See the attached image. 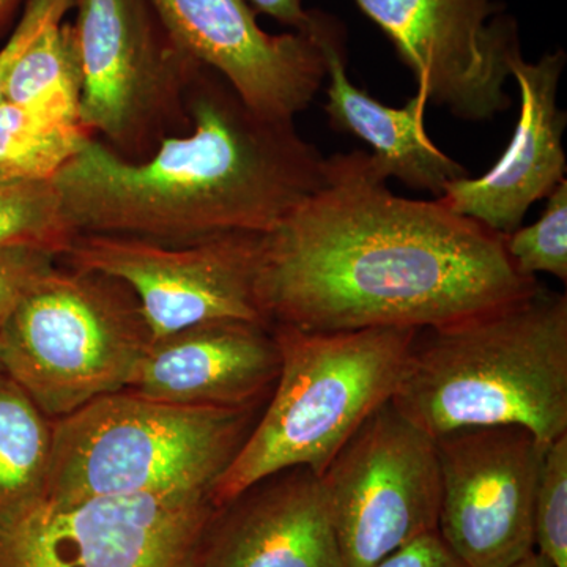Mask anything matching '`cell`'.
<instances>
[{"instance_id":"obj_1","label":"cell","mask_w":567,"mask_h":567,"mask_svg":"<svg viewBox=\"0 0 567 567\" xmlns=\"http://www.w3.org/2000/svg\"><path fill=\"white\" fill-rule=\"evenodd\" d=\"M386 182L369 153H336L319 188L262 235L256 292L270 327L420 331L539 287L511 262L505 235Z\"/></svg>"},{"instance_id":"obj_2","label":"cell","mask_w":567,"mask_h":567,"mask_svg":"<svg viewBox=\"0 0 567 567\" xmlns=\"http://www.w3.org/2000/svg\"><path fill=\"white\" fill-rule=\"evenodd\" d=\"M192 126L130 162L89 137L52 178L78 234L182 246L265 235L315 193L327 158L293 121L262 117L215 71L188 100Z\"/></svg>"},{"instance_id":"obj_3","label":"cell","mask_w":567,"mask_h":567,"mask_svg":"<svg viewBox=\"0 0 567 567\" xmlns=\"http://www.w3.org/2000/svg\"><path fill=\"white\" fill-rule=\"evenodd\" d=\"M391 404L436 440L520 425L543 446L567 434V297L535 292L417 331Z\"/></svg>"},{"instance_id":"obj_4","label":"cell","mask_w":567,"mask_h":567,"mask_svg":"<svg viewBox=\"0 0 567 567\" xmlns=\"http://www.w3.org/2000/svg\"><path fill=\"white\" fill-rule=\"evenodd\" d=\"M271 330L278 379L267 409L213 487L216 507L284 470L306 466L319 476L360 425L393 399L417 333Z\"/></svg>"},{"instance_id":"obj_5","label":"cell","mask_w":567,"mask_h":567,"mask_svg":"<svg viewBox=\"0 0 567 567\" xmlns=\"http://www.w3.org/2000/svg\"><path fill=\"white\" fill-rule=\"evenodd\" d=\"M257 406L169 404L128 390L93 399L52 423L43 499L212 494L256 424Z\"/></svg>"},{"instance_id":"obj_6","label":"cell","mask_w":567,"mask_h":567,"mask_svg":"<svg viewBox=\"0 0 567 567\" xmlns=\"http://www.w3.org/2000/svg\"><path fill=\"white\" fill-rule=\"evenodd\" d=\"M151 342L125 284L55 265L0 330V365L55 421L125 390Z\"/></svg>"},{"instance_id":"obj_7","label":"cell","mask_w":567,"mask_h":567,"mask_svg":"<svg viewBox=\"0 0 567 567\" xmlns=\"http://www.w3.org/2000/svg\"><path fill=\"white\" fill-rule=\"evenodd\" d=\"M80 122L130 162L192 126L188 100L204 65L177 47L151 0H74Z\"/></svg>"},{"instance_id":"obj_8","label":"cell","mask_w":567,"mask_h":567,"mask_svg":"<svg viewBox=\"0 0 567 567\" xmlns=\"http://www.w3.org/2000/svg\"><path fill=\"white\" fill-rule=\"evenodd\" d=\"M349 567H371L439 527L435 440L390 402L377 409L319 475Z\"/></svg>"},{"instance_id":"obj_9","label":"cell","mask_w":567,"mask_h":567,"mask_svg":"<svg viewBox=\"0 0 567 567\" xmlns=\"http://www.w3.org/2000/svg\"><path fill=\"white\" fill-rule=\"evenodd\" d=\"M207 492L41 499L0 529V567H196Z\"/></svg>"},{"instance_id":"obj_10","label":"cell","mask_w":567,"mask_h":567,"mask_svg":"<svg viewBox=\"0 0 567 567\" xmlns=\"http://www.w3.org/2000/svg\"><path fill=\"white\" fill-rule=\"evenodd\" d=\"M260 252L262 235L256 234L182 246L78 234L61 262L125 284L140 303L152 341H158L203 323L268 324L257 303Z\"/></svg>"},{"instance_id":"obj_11","label":"cell","mask_w":567,"mask_h":567,"mask_svg":"<svg viewBox=\"0 0 567 567\" xmlns=\"http://www.w3.org/2000/svg\"><path fill=\"white\" fill-rule=\"evenodd\" d=\"M436 533L465 567H511L535 551L533 506L544 447L520 425L462 429L435 440Z\"/></svg>"},{"instance_id":"obj_12","label":"cell","mask_w":567,"mask_h":567,"mask_svg":"<svg viewBox=\"0 0 567 567\" xmlns=\"http://www.w3.org/2000/svg\"><path fill=\"white\" fill-rule=\"evenodd\" d=\"M393 41L417 92L465 121L509 107V62L520 52L516 21L496 0H354Z\"/></svg>"},{"instance_id":"obj_13","label":"cell","mask_w":567,"mask_h":567,"mask_svg":"<svg viewBox=\"0 0 567 567\" xmlns=\"http://www.w3.org/2000/svg\"><path fill=\"white\" fill-rule=\"evenodd\" d=\"M181 50L223 78L254 112L293 121L327 80L316 33L265 32L248 0H151Z\"/></svg>"},{"instance_id":"obj_14","label":"cell","mask_w":567,"mask_h":567,"mask_svg":"<svg viewBox=\"0 0 567 567\" xmlns=\"http://www.w3.org/2000/svg\"><path fill=\"white\" fill-rule=\"evenodd\" d=\"M566 52H547L529 63L517 52L511 76L520 92V114L513 140L502 158L477 178L451 182L440 200L499 235L522 227L528 208L566 181L563 148L567 115L558 110L557 93Z\"/></svg>"},{"instance_id":"obj_15","label":"cell","mask_w":567,"mask_h":567,"mask_svg":"<svg viewBox=\"0 0 567 567\" xmlns=\"http://www.w3.org/2000/svg\"><path fill=\"white\" fill-rule=\"evenodd\" d=\"M196 567H349L319 476L306 466L254 484L216 511Z\"/></svg>"},{"instance_id":"obj_16","label":"cell","mask_w":567,"mask_h":567,"mask_svg":"<svg viewBox=\"0 0 567 567\" xmlns=\"http://www.w3.org/2000/svg\"><path fill=\"white\" fill-rule=\"evenodd\" d=\"M278 374L271 327L212 322L152 341L125 390L169 404L257 406Z\"/></svg>"},{"instance_id":"obj_17","label":"cell","mask_w":567,"mask_h":567,"mask_svg":"<svg viewBox=\"0 0 567 567\" xmlns=\"http://www.w3.org/2000/svg\"><path fill=\"white\" fill-rule=\"evenodd\" d=\"M316 37L327 59L328 117L334 128L360 137L371 147L379 169L410 188L443 196L451 182L466 177L462 164L440 151L425 132L427 96L416 92L404 107H391L360 91L347 74L344 41L333 18L323 13Z\"/></svg>"},{"instance_id":"obj_18","label":"cell","mask_w":567,"mask_h":567,"mask_svg":"<svg viewBox=\"0 0 567 567\" xmlns=\"http://www.w3.org/2000/svg\"><path fill=\"white\" fill-rule=\"evenodd\" d=\"M52 423L6 372H0V529L47 494Z\"/></svg>"},{"instance_id":"obj_19","label":"cell","mask_w":567,"mask_h":567,"mask_svg":"<svg viewBox=\"0 0 567 567\" xmlns=\"http://www.w3.org/2000/svg\"><path fill=\"white\" fill-rule=\"evenodd\" d=\"M82 70L73 22L48 25L22 52L7 78L6 102L58 121L81 123Z\"/></svg>"},{"instance_id":"obj_20","label":"cell","mask_w":567,"mask_h":567,"mask_svg":"<svg viewBox=\"0 0 567 567\" xmlns=\"http://www.w3.org/2000/svg\"><path fill=\"white\" fill-rule=\"evenodd\" d=\"M91 136L81 123L58 121L2 100L0 173L51 182Z\"/></svg>"},{"instance_id":"obj_21","label":"cell","mask_w":567,"mask_h":567,"mask_svg":"<svg viewBox=\"0 0 567 567\" xmlns=\"http://www.w3.org/2000/svg\"><path fill=\"white\" fill-rule=\"evenodd\" d=\"M74 237L52 182L0 173V248L35 246L62 256Z\"/></svg>"},{"instance_id":"obj_22","label":"cell","mask_w":567,"mask_h":567,"mask_svg":"<svg viewBox=\"0 0 567 567\" xmlns=\"http://www.w3.org/2000/svg\"><path fill=\"white\" fill-rule=\"evenodd\" d=\"M546 199V210L539 221L506 235V251L518 274L527 278L548 274L566 282L567 182L559 183Z\"/></svg>"},{"instance_id":"obj_23","label":"cell","mask_w":567,"mask_h":567,"mask_svg":"<svg viewBox=\"0 0 567 567\" xmlns=\"http://www.w3.org/2000/svg\"><path fill=\"white\" fill-rule=\"evenodd\" d=\"M535 551L567 567V434L544 447L533 506Z\"/></svg>"},{"instance_id":"obj_24","label":"cell","mask_w":567,"mask_h":567,"mask_svg":"<svg viewBox=\"0 0 567 567\" xmlns=\"http://www.w3.org/2000/svg\"><path fill=\"white\" fill-rule=\"evenodd\" d=\"M61 262L51 249L35 246L0 248V330L32 284Z\"/></svg>"},{"instance_id":"obj_25","label":"cell","mask_w":567,"mask_h":567,"mask_svg":"<svg viewBox=\"0 0 567 567\" xmlns=\"http://www.w3.org/2000/svg\"><path fill=\"white\" fill-rule=\"evenodd\" d=\"M73 3L74 0H25L21 17L0 48V102L11 66L48 25L65 21L66 13L73 10Z\"/></svg>"},{"instance_id":"obj_26","label":"cell","mask_w":567,"mask_h":567,"mask_svg":"<svg viewBox=\"0 0 567 567\" xmlns=\"http://www.w3.org/2000/svg\"><path fill=\"white\" fill-rule=\"evenodd\" d=\"M371 567H465L446 547L439 533H429L398 548Z\"/></svg>"},{"instance_id":"obj_27","label":"cell","mask_w":567,"mask_h":567,"mask_svg":"<svg viewBox=\"0 0 567 567\" xmlns=\"http://www.w3.org/2000/svg\"><path fill=\"white\" fill-rule=\"evenodd\" d=\"M256 13L267 14L293 32L311 33L320 20V11L305 10L303 0H248Z\"/></svg>"},{"instance_id":"obj_28","label":"cell","mask_w":567,"mask_h":567,"mask_svg":"<svg viewBox=\"0 0 567 567\" xmlns=\"http://www.w3.org/2000/svg\"><path fill=\"white\" fill-rule=\"evenodd\" d=\"M24 0H0V33L14 17Z\"/></svg>"},{"instance_id":"obj_29","label":"cell","mask_w":567,"mask_h":567,"mask_svg":"<svg viewBox=\"0 0 567 567\" xmlns=\"http://www.w3.org/2000/svg\"><path fill=\"white\" fill-rule=\"evenodd\" d=\"M511 567H551L550 563L547 561L546 558L540 557L537 551H533L528 557L520 559V561L516 563V565Z\"/></svg>"},{"instance_id":"obj_30","label":"cell","mask_w":567,"mask_h":567,"mask_svg":"<svg viewBox=\"0 0 567 567\" xmlns=\"http://www.w3.org/2000/svg\"><path fill=\"white\" fill-rule=\"evenodd\" d=\"M0 372H3V371H2V365H0Z\"/></svg>"}]
</instances>
